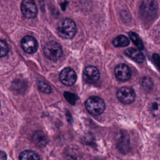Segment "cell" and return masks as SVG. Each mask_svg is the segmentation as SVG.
I'll return each mask as SVG.
<instances>
[{
	"mask_svg": "<svg viewBox=\"0 0 160 160\" xmlns=\"http://www.w3.org/2000/svg\"><path fill=\"white\" fill-rule=\"evenodd\" d=\"M158 6L156 0H141L139 12L143 19L148 21L154 19L158 14Z\"/></svg>",
	"mask_w": 160,
	"mask_h": 160,
	"instance_id": "obj_1",
	"label": "cell"
},
{
	"mask_svg": "<svg viewBox=\"0 0 160 160\" xmlns=\"http://www.w3.org/2000/svg\"><path fill=\"white\" fill-rule=\"evenodd\" d=\"M58 34L64 39H71L76 32V26L74 22L68 18L61 20L58 25Z\"/></svg>",
	"mask_w": 160,
	"mask_h": 160,
	"instance_id": "obj_2",
	"label": "cell"
},
{
	"mask_svg": "<svg viewBox=\"0 0 160 160\" xmlns=\"http://www.w3.org/2000/svg\"><path fill=\"white\" fill-rule=\"evenodd\" d=\"M85 106L87 111L92 115H99L103 112L105 109L104 101L98 96H92L89 98L85 102Z\"/></svg>",
	"mask_w": 160,
	"mask_h": 160,
	"instance_id": "obj_3",
	"label": "cell"
},
{
	"mask_svg": "<svg viewBox=\"0 0 160 160\" xmlns=\"http://www.w3.org/2000/svg\"><path fill=\"white\" fill-rule=\"evenodd\" d=\"M46 57L51 61L58 60L62 54V49L61 45L56 41L48 42L43 49Z\"/></svg>",
	"mask_w": 160,
	"mask_h": 160,
	"instance_id": "obj_4",
	"label": "cell"
},
{
	"mask_svg": "<svg viewBox=\"0 0 160 160\" xmlns=\"http://www.w3.org/2000/svg\"><path fill=\"white\" fill-rule=\"evenodd\" d=\"M118 100L123 104H130L135 99V92L134 90L129 87H122L117 92Z\"/></svg>",
	"mask_w": 160,
	"mask_h": 160,
	"instance_id": "obj_5",
	"label": "cell"
},
{
	"mask_svg": "<svg viewBox=\"0 0 160 160\" xmlns=\"http://www.w3.org/2000/svg\"><path fill=\"white\" fill-rule=\"evenodd\" d=\"M21 9L23 15L27 18H34L38 13V9L34 0H23Z\"/></svg>",
	"mask_w": 160,
	"mask_h": 160,
	"instance_id": "obj_6",
	"label": "cell"
},
{
	"mask_svg": "<svg viewBox=\"0 0 160 160\" xmlns=\"http://www.w3.org/2000/svg\"><path fill=\"white\" fill-rule=\"evenodd\" d=\"M59 78L64 84L66 86H72L76 82L77 76L72 69L66 68L60 72Z\"/></svg>",
	"mask_w": 160,
	"mask_h": 160,
	"instance_id": "obj_7",
	"label": "cell"
},
{
	"mask_svg": "<svg viewBox=\"0 0 160 160\" xmlns=\"http://www.w3.org/2000/svg\"><path fill=\"white\" fill-rule=\"evenodd\" d=\"M82 78L83 80L87 83L95 82L99 78V72L94 66H88L84 69Z\"/></svg>",
	"mask_w": 160,
	"mask_h": 160,
	"instance_id": "obj_8",
	"label": "cell"
},
{
	"mask_svg": "<svg viewBox=\"0 0 160 160\" xmlns=\"http://www.w3.org/2000/svg\"><path fill=\"white\" fill-rule=\"evenodd\" d=\"M21 47L26 52L33 54L37 51L38 44L32 36H26L21 41Z\"/></svg>",
	"mask_w": 160,
	"mask_h": 160,
	"instance_id": "obj_9",
	"label": "cell"
},
{
	"mask_svg": "<svg viewBox=\"0 0 160 160\" xmlns=\"http://www.w3.org/2000/svg\"><path fill=\"white\" fill-rule=\"evenodd\" d=\"M114 73L118 79L121 81L128 80L131 76L129 68L124 64H118L114 69Z\"/></svg>",
	"mask_w": 160,
	"mask_h": 160,
	"instance_id": "obj_10",
	"label": "cell"
},
{
	"mask_svg": "<svg viewBox=\"0 0 160 160\" xmlns=\"http://www.w3.org/2000/svg\"><path fill=\"white\" fill-rule=\"evenodd\" d=\"M117 146L122 153H126L130 149L129 138L127 133L121 132L119 136L117 142Z\"/></svg>",
	"mask_w": 160,
	"mask_h": 160,
	"instance_id": "obj_11",
	"label": "cell"
},
{
	"mask_svg": "<svg viewBox=\"0 0 160 160\" xmlns=\"http://www.w3.org/2000/svg\"><path fill=\"white\" fill-rule=\"evenodd\" d=\"M64 156L66 160H80L81 154L76 147H68L64 151Z\"/></svg>",
	"mask_w": 160,
	"mask_h": 160,
	"instance_id": "obj_12",
	"label": "cell"
},
{
	"mask_svg": "<svg viewBox=\"0 0 160 160\" xmlns=\"http://www.w3.org/2000/svg\"><path fill=\"white\" fill-rule=\"evenodd\" d=\"M125 54L129 58L139 63L142 62L144 60V57L143 54L141 53V52L139 50L135 48H130L127 49L125 51Z\"/></svg>",
	"mask_w": 160,
	"mask_h": 160,
	"instance_id": "obj_13",
	"label": "cell"
},
{
	"mask_svg": "<svg viewBox=\"0 0 160 160\" xmlns=\"http://www.w3.org/2000/svg\"><path fill=\"white\" fill-rule=\"evenodd\" d=\"M34 143L39 147L44 146L48 142V139L45 134L41 131L36 132L32 136Z\"/></svg>",
	"mask_w": 160,
	"mask_h": 160,
	"instance_id": "obj_14",
	"label": "cell"
},
{
	"mask_svg": "<svg viewBox=\"0 0 160 160\" xmlns=\"http://www.w3.org/2000/svg\"><path fill=\"white\" fill-rule=\"evenodd\" d=\"M149 110L153 116L160 118V98H156L151 102Z\"/></svg>",
	"mask_w": 160,
	"mask_h": 160,
	"instance_id": "obj_15",
	"label": "cell"
},
{
	"mask_svg": "<svg viewBox=\"0 0 160 160\" xmlns=\"http://www.w3.org/2000/svg\"><path fill=\"white\" fill-rule=\"evenodd\" d=\"M19 160H40L39 156L32 151L26 150L22 152L19 156Z\"/></svg>",
	"mask_w": 160,
	"mask_h": 160,
	"instance_id": "obj_16",
	"label": "cell"
},
{
	"mask_svg": "<svg viewBox=\"0 0 160 160\" xmlns=\"http://www.w3.org/2000/svg\"><path fill=\"white\" fill-rule=\"evenodd\" d=\"M112 44L116 47H126L129 44V40L124 35H119L112 41Z\"/></svg>",
	"mask_w": 160,
	"mask_h": 160,
	"instance_id": "obj_17",
	"label": "cell"
},
{
	"mask_svg": "<svg viewBox=\"0 0 160 160\" xmlns=\"http://www.w3.org/2000/svg\"><path fill=\"white\" fill-rule=\"evenodd\" d=\"M129 37L131 39V40L132 41V42L138 47L139 49H143L144 46L142 41L141 39V38L135 32H129Z\"/></svg>",
	"mask_w": 160,
	"mask_h": 160,
	"instance_id": "obj_18",
	"label": "cell"
},
{
	"mask_svg": "<svg viewBox=\"0 0 160 160\" xmlns=\"http://www.w3.org/2000/svg\"><path fill=\"white\" fill-rule=\"evenodd\" d=\"M141 85L143 88V89L146 91H150L152 88V82L151 81V79L148 78V77H144L142 79L141 81Z\"/></svg>",
	"mask_w": 160,
	"mask_h": 160,
	"instance_id": "obj_19",
	"label": "cell"
},
{
	"mask_svg": "<svg viewBox=\"0 0 160 160\" xmlns=\"http://www.w3.org/2000/svg\"><path fill=\"white\" fill-rule=\"evenodd\" d=\"M38 86L39 89L44 93H49L51 92L52 89L51 86L44 81H39L38 83Z\"/></svg>",
	"mask_w": 160,
	"mask_h": 160,
	"instance_id": "obj_20",
	"label": "cell"
},
{
	"mask_svg": "<svg viewBox=\"0 0 160 160\" xmlns=\"http://www.w3.org/2000/svg\"><path fill=\"white\" fill-rule=\"evenodd\" d=\"M64 96L65 99L71 104H74L78 99L76 95L70 92H65L64 93Z\"/></svg>",
	"mask_w": 160,
	"mask_h": 160,
	"instance_id": "obj_21",
	"label": "cell"
},
{
	"mask_svg": "<svg viewBox=\"0 0 160 160\" xmlns=\"http://www.w3.org/2000/svg\"><path fill=\"white\" fill-rule=\"evenodd\" d=\"M8 46L6 42L2 40H0V58H2L8 53Z\"/></svg>",
	"mask_w": 160,
	"mask_h": 160,
	"instance_id": "obj_22",
	"label": "cell"
},
{
	"mask_svg": "<svg viewBox=\"0 0 160 160\" xmlns=\"http://www.w3.org/2000/svg\"><path fill=\"white\" fill-rule=\"evenodd\" d=\"M152 58L156 65L160 70V56L158 54H154L152 56Z\"/></svg>",
	"mask_w": 160,
	"mask_h": 160,
	"instance_id": "obj_23",
	"label": "cell"
},
{
	"mask_svg": "<svg viewBox=\"0 0 160 160\" xmlns=\"http://www.w3.org/2000/svg\"><path fill=\"white\" fill-rule=\"evenodd\" d=\"M0 160H7L6 154L2 151H0Z\"/></svg>",
	"mask_w": 160,
	"mask_h": 160,
	"instance_id": "obj_24",
	"label": "cell"
}]
</instances>
